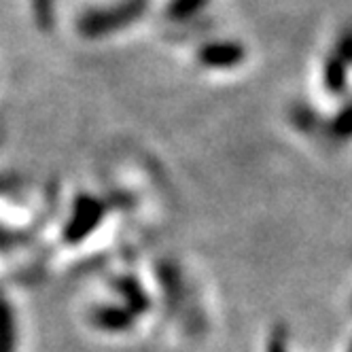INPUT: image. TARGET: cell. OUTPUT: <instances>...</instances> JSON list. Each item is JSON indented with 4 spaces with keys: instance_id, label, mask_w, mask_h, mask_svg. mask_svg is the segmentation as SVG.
<instances>
[{
    "instance_id": "9a60e30c",
    "label": "cell",
    "mask_w": 352,
    "mask_h": 352,
    "mask_svg": "<svg viewBox=\"0 0 352 352\" xmlns=\"http://www.w3.org/2000/svg\"><path fill=\"white\" fill-rule=\"evenodd\" d=\"M348 352H352V344H350V350H348Z\"/></svg>"
},
{
    "instance_id": "277c9868",
    "label": "cell",
    "mask_w": 352,
    "mask_h": 352,
    "mask_svg": "<svg viewBox=\"0 0 352 352\" xmlns=\"http://www.w3.org/2000/svg\"><path fill=\"white\" fill-rule=\"evenodd\" d=\"M89 318L94 327L111 333L128 331L134 324V314L125 306H98L91 310Z\"/></svg>"
},
{
    "instance_id": "3957f363",
    "label": "cell",
    "mask_w": 352,
    "mask_h": 352,
    "mask_svg": "<svg viewBox=\"0 0 352 352\" xmlns=\"http://www.w3.org/2000/svg\"><path fill=\"white\" fill-rule=\"evenodd\" d=\"M246 60V47L236 41H212L199 47L197 62L210 70H232Z\"/></svg>"
},
{
    "instance_id": "7a4b0ae2",
    "label": "cell",
    "mask_w": 352,
    "mask_h": 352,
    "mask_svg": "<svg viewBox=\"0 0 352 352\" xmlns=\"http://www.w3.org/2000/svg\"><path fill=\"white\" fill-rule=\"evenodd\" d=\"M107 206L94 195H79L72 204L68 223L64 225V240L68 244H79L89 238L104 219Z\"/></svg>"
},
{
    "instance_id": "5b68a950",
    "label": "cell",
    "mask_w": 352,
    "mask_h": 352,
    "mask_svg": "<svg viewBox=\"0 0 352 352\" xmlns=\"http://www.w3.org/2000/svg\"><path fill=\"white\" fill-rule=\"evenodd\" d=\"M113 289L121 295L123 306L128 308L132 314H144L151 306L148 295L144 293V289L140 287V283L132 276H121L113 283Z\"/></svg>"
},
{
    "instance_id": "8992f818",
    "label": "cell",
    "mask_w": 352,
    "mask_h": 352,
    "mask_svg": "<svg viewBox=\"0 0 352 352\" xmlns=\"http://www.w3.org/2000/svg\"><path fill=\"white\" fill-rule=\"evenodd\" d=\"M348 68L350 66L336 54H331L329 58H327L324 66H322V85H324V89L329 94H333V96L346 94V89H348Z\"/></svg>"
},
{
    "instance_id": "ba28073f",
    "label": "cell",
    "mask_w": 352,
    "mask_h": 352,
    "mask_svg": "<svg viewBox=\"0 0 352 352\" xmlns=\"http://www.w3.org/2000/svg\"><path fill=\"white\" fill-rule=\"evenodd\" d=\"M0 352H15V320L5 297H0Z\"/></svg>"
},
{
    "instance_id": "8fae6325",
    "label": "cell",
    "mask_w": 352,
    "mask_h": 352,
    "mask_svg": "<svg viewBox=\"0 0 352 352\" xmlns=\"http://www.w3.org/2000/svg\"><path fill=\"white\" fill-rule=\"evenodd\" d=\"M336 56H340L348 66H352V28H346L336 43Z\"/></svg>"
},
{
    "instance_id": "30bf717a",
    "label": "cell",
    "mask_w": 352,
    "mask_h": 352,
    "mask_svg": "<svg viewBox=\"0 0 352 352\" xmlns=\"http://www.w3.org/2000/svg\"><path fill=\"white\" fill-rule=\"evenodd\" d=\"M291 121L297 125L299 130H316L318 128V115L314 113V109L310 107H304V104H297L291 113Z\"/></svg>"
},
{
    "instance_id": "9c48e42d",
    "label": "cell",
    "mask_w": 352,
    "mask_h": 352,
    "mask_svg": "<svg viewBox=\"0 0 352 352\" xmlns=\"http://www.w3.org/2000/svg\"><path fill=\"white\" fill-rule=\"evenodd\" d=\"M208 5V0H170L166 7V17L170 21H187L195 17Z\"/></svg>"
},
{
    "instance_id": "6da1fadb",
    "label": "cell",
    "mask_w": 352,
    "mask_h": 352,
    "mask_svg": "<svg viewBox=\"0 0 352 352\" xmlns=\"http://www.w3.org/2000/svg\"><path fill=\"white\" fill-rule=\"evenodd\" d=\"M146 9L148 0H119L111 7L85 11L77 21V30L83 38L111 36L121 28L132 26L146 13Z\"/></svg>"
},
{
    "instance_id": "52a82bcc",
    "label": "cell",
    "mask_w": 352,
    "mask_h": 352,
    "mask_svg": "<svg viewBox=\"0 0 352 352\" xmlns=\"http://www.w3.org/2000/svg\"><path fill=\"white\" fill-rule=\"evenodd\" d=\"M324 132L327 136H331L336 140H350L352 138V100L346 102L342 109H338V113L327 121L324 125Z\"/></svg>"
},
{
    "instance_id": "5bb4252c",
    "label": "cell",
    "mask_w": 352,
    "mask_h": 352,
    "mask_svg": "<svg viewBox=\"0 0 352 352\" xmlns=\"http://www.w3.org/2000/svg\"><path fill=\"white\" fill-rule=\"evenodd\" d=\"M23 242V236L17 232H9V230H0V248H9L13 244Z\"/></svg>"
},
{
    "instance_id": "4fadbf2b",
    "label": "cell",
    "mask_w": 352,
    "mask_h": 352,
    "mask_svg": "<svg viewBox=\"0 0 352 352\" xmlns=\"http://www.w3.org/2000/svg\"><path fill=\"white\" fill-rule=\"evenodd\" d=\"M34 11H36V19L43 23V26H49L52 23V13H54V0H34Z\"/></svg>"
},
{
    "instance_id": "7c38bea8",
    "label": "cell",
    "mask_w": 352,
    "mask_h": 352,
    "mask_svg": "<svg viewBox=\"0 0 352 352\" xmlns=\"http://www.w3.org/2000/svg\"><path fill=\"white\" fill-rule=\"evenodd\" d=\"M265 352H289L287 350V333H285L283 327H276V329L272 331Z\"/></svg>"
}]
</instances>
